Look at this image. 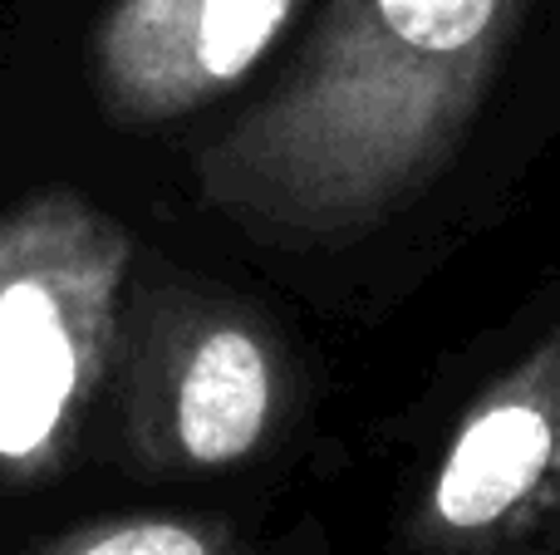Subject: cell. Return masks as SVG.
Listing matches in <instances>:
<instances>
[{"label":"cell","mask_w":560,"mask_h":555,"mask_svg":"<svg viewBox=\"0 0 560 555\" xmlns=\"http://www.w3.org/2000/svg\"><path fill=\"white\" fill-rule=\"evenodd\" d=\"M526 0H325L295 69L197 157L232 222L345 241L457 153Z\"/></svg>","instance_id":"6da1fadb"},{"label":"cell","mask_w":560,"mask_h":555,"mask_svg":"<svg viewBox=\"0 0 560 555\" xmlns=\"http://www.w3.org/2000/svg\"><path fill=\"white\" fill-rule=\"evenodd\" d=\"M133 236L79 192H35L0 216V482L69 468L114 383Z\"/></svg>","instance_id":"7a4b0ae2"},{"label":"cell","mask_w":560,"mask_h":555,"mask_svg":"<svg viewBox=\"0 0 560 555\" xmlns=\"http://www.w3.org/2000/svg\"><path fill=\"white\" fill-rule=\"evenodd\" d=\"M114 399L143 472H226L280 428L290 364L252 305L183 281H128Z\"/></svg>","instance_id":"3957f363"},{"label":"cell","mask_w":560,"mask_h":555,"mask_svg":"<svg viewBox=\"0 0 560 555\" xmlns=\"http://www.w3.org/2000/svg\"><path fill=\"white\" fill-rule=\"evenodd\" d=\"M560 320L457 418L398 527V555H556Z\"/></svg>","instance_id":"277c9868"},{"label":"cell","mask_w":560,"mask_h":555,"mask_svg":"<svg viewBox=\"0 0 560 555\" xmlns=\"http://www.w3.org/2000/svg\"><path fill=\"white\" fill-rule=\"evenodd\" d=\"M305 0H108L94 25V88L118 123L153 128L236 88Z\"/></svg>","instance_id":"5b68a950"},{"label":"cell","mask_w":560,"mask_h":555,"mask_svg":"<svg viewBox=\"0 0 560 555\" xmlns=\"http://www.w3.org/2000/svg\"><path fill=\"white\" fill-rule=\"evenodd\" d=\"M20 555H276L217 511H118L49 531Z\"/></svg>","instance_id":"8992f818"}]
</instances>
